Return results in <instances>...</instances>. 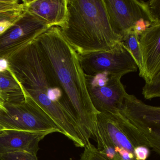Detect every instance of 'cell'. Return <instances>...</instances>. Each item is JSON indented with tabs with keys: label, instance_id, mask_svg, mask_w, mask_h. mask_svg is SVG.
<instances>
[{
	"label": "cell",
	"instance_id": "1",
	"mask_svg": "<svg viewBox=\"0 0 160 160\" xmlns=\"http://www.w3.org/2000/svg\"><path fill=\"white\" fill-rule=\"evenodd\" d=\"M46 69L63 92L88 140L97 142V116L87 89L78 54L53 26L35 40Z\"/></svg>",
	"mask_w": 160,
	"mask_h": 160
},
{
	"label": "cell",
	"instance_id": "2",
	"mask_svg": "<svg viewBox=\"0 0 160 160\" xmlns=\"http://www.w3.org/2000/svg\"><path fill=\"white\" fill-rule=\"evenodd\" d=\"M62 34L78 54L104 51L121 41L113 32L103 0H68Z\"/></svg>",
	"mask_w": 160,
	"mask_h": 160
},
{
	"label": "cell",
	"instance_id": "3",
	"mask_svg": "<svg viewBox=\"0 0 160 160\" xmlns=\"http://www.w3.org/2000/svg\"><path fill=\"white\" fill-rule=\"evenodd\" d=\"M8 60L9 70L25 95L41 108L50 102L69 105L63 92L43 64L35 40L15 53Z\"/></svg>",
	"mask_w": 160,
	"mask_h": 160
},
{
	"label": "cell",
	"instance_id": "4",
	"mask_svg": "<svg viewBox=\"0 0 160 160\" xmlns=\"http://www.w3.org/2000/svg\"><path fill=\"white\" fill-rule=\"evenodd\" d=\"M0 126L5 129L62 133L52 118L26 95L22 102L5 104V109L0 111Z\"/></svg>",
	"mask_w": 160,
	"mask_h": 160
},
{
	"label": "cell",
	"instance_id": "5",
	"mask_svg": "<svg viewBox=\"0 0 160 160\" xmlns=\"http://www.w3.org/2000/svg\"><path fill=\"white\" fill-rule=\"evenodd\" d=\"M98 148L111 145L134 155V148L150 146L138 130L120 112L99 113L97 116Z\"/></svg>",
	"mask_w": 160,
	"mask_h": 160
},
{
	"label": "cell",
	"instance_id": "6",
	"mask_svg": "<svg viewBox=\"0 0 160 160\" xmlns=\"http://www.w3.org/2000/svg\"><path fill=\"white\" fill-rule=\"evenodd\" d=\"M78 55L81 67L86 76L106 72L122 78L138 69L134 58L122 41L109 50L78 54Z\"/></svg>",
	"mask_w": 160,
	"mask_h": 160
},
{
	"label": "cell",
	"instance_id": "7",
	"mask_svg": "<svg viewBox=\"0 0 160 160\" xmlns=\"http://www.w3.org/2000/svg\"><path fill=\"white\" fill-rule=\"evenodd\" d=\"M119 112L144 137L150 148L160 156V107L146 104L128 94Z\"/></svg>",
	"mask_w": 160,
	"mask_h": 160
},
{
	"label": "cell",
	"instance_id": "8",
	"mask_svg": "<svg viewBox=\"0 0 160 160\" xmlns=\"http://www.w3.org/2000/svg\"><path fill=\"white\" fill-rule=\"evenodd\" d=\"M121 79L106 72L85 75L88 95L99 113L119 112L128 94Z\"/></svg>",
	"mask_w": 160,
	"mask_h": 160
},
{
	"label": "cell",
	"instance_id": "9",
	"mask_svg": "<svg viewBox=\"0 0 160 160\" xmlns=\"http://www.w3.org/2000/svg\"><path fill=\"white\" fill-rule=\"evenodd\" d=\"M49 28L42 21L24 10L18 19L0 35V58L8 60Z\"/></svg>",
	"mask_w": 160,
	"mask_h": 160
},
{
	"label": "cell",
	"instance_id": "10",
	"mask_svg": "<svg viewBox=\"0 0 160 160\" xmlns=\"http://www.w3.org/2000/svg\"><path fill=\"white\" fill-rule=\"evenodd\" d=\"M103 1L111 28L121 41L124 35L132 30L137 22L142 19L150 20L146 11L143 1Z\"/></svg>",
	"mask_w": 160,
	"mask_h": 160
},
{
	"label": "cell",
	"instance_id": "11",
	"mask_svg": "<svg viewBox=\"0 0 160 160\" xmlns=\"http://www.w3.org/2000/svg\"><path fill=\"white\" fill-rule=\"evenodd\" d=\"M51 131L30 132L18 130H0V155L25 152L37 155L39 143Z\"/></svg>",
	"mask_w": 160,
	"mask_h": 160
},
{
	"label": "cell",
	"instance_id": "12",
	"mask_svg": "<svg viewBox=\"0 0 160 160\" xmlns=\"http://www.w3.org/2000/svg\"><path fill=\"white\" fill-rule=\"evenodd\" d=\"M145 83L160 73V23H152L139 36Z\"/></svg>",
	"mask_w": 160,
	"mask_h": 160
},
{
	"label": "cell",
	"instance_id": "13",
	"mask_svg": "<svg viewBox=\"0 0 160 160\" xmlns=\"http://www.w3.org/2000/svg\"><path fill=\"white\" fill-rule=\"evenodd\" d=\"M25 10L44 23L49 28L62 27L67 18L68 0L22 1Z\"/></svg>",
	"mask_w": 160,
	"mask_h": 160
},
{
	"label": "cell",
	"instance_id": "14",
	"mask_svg": "<svg viewBox=\"0 0 160 160\" xmlns=\"http://www.w3.org/2000/svg\"><path fill=\"white\" fill-rule=\"evenodd\" d=\"M0 97L5 104H15L24 101L25 94L9 70L0 72Z\"/></svg>",
	"mask_w": 160,
	"mask_h": 160
},
{
	"label": "cell",
	"instance_id": "15",
	"mask_svg": "<svg viewBox=\"0 0 160 160\" xmlns=\"http://www.w3.org/2000/svg\"><path fill=\"white\" fill-rule=\"evenodd\" d=\"M121 41L134 58L139 70V75L140 77L143 78L144 72L143 62L139 35L133 30H131L124 35Z\"/></svg>",
	"mask_w": 160,
	"mask_h": 160
},
{
	"label": "cell",
	"instance_id": "16",
	"mask_svg": "<svg viewBox=\"0 0 160 160\" xmlns=\"http://www.w3.org/2000/svg\"><path fill=\"white\" fill-rule=\"evenodd\" d=\"M142 95L147 100L160 98V73L145 83L142 88Z\"/></svg>",
	"mask_w": 160,
	"mask_h": 160
},
{
	"label": "cell",
	"instance_id": "17",
	"mask_svg": "<svg viewBox=\"0 0 160 160\" xmlns=\"http://www.w3.org/2000/svg\"><path fill=\"white\" fill-rule=\"evenodd\" d=\"M143 3L152 23H160V0L143 1Z\"/></svg>",
	"mask_w": 160,
	"mask_h": 160
},
{
	"label": "cell",
	"instance_id": "18",
	"mask_svg": "<svg viewBox=\"0 0 160 160\" xmlns=\"http://www.w3.org/2000/svg\"><path fill=\"white\" fill-rule=\"evenodd\" d=\"M25 10L22 2L18 0H0V16Z\"/></svg>",
	"mask_w": 160,
	"mask_h": 160
},
{
	"label": "cell",
	"instance_id": "19",
	"mask_svg": "<svg viewBox=\"0 0 160 160\" xmlns=\"http://www.w3.org/2000/svg\"><path fill=\"white\" fill-rule=\"evenodd\" d=\"M80 160H111L102 154L91 143L87 145Z\"/></svg>",
	"mask_w": 160,
	"mask_h": 160
},
{
	"label": "cell",
	"instance_id": "20",
	"mask_svg": "<svg viewBox=\"0 0 160 160\" xmlns=\"http://www.w3.org/2000/svg\"><path fill=\"white\" fill-rule=\"evenodd\" d=\"M23 11L8 13L0 16V35L11 27L18 19Z\"/></svg>",
	"mask_w": 160,
	"mask_h": 160
},
{
	"label": "cell",
	"instance_id": "21",
	"mask_svg": "<svg viewBox=\"0 0 160 160\" xmlns=\"http://www.w3.org/2000/svg\"><path fill=\"white\" fill-rule=\"evenodd\" d=\"M1 160H38L37 155L25 152H14L0 155Z\"/></svg>",
	"mask_w": 160,
	"mask_h": 160
},
{
	"label": "cell",
	"instance_id": "22",
	"mask_svg": "<svg viewBox=\"0 0 160 160\" xmlns=\"http://www.w3.org/2000/svg\"><path fill=\"white\" fill-rule=\"evenodd\" d=\"M134 152V156L137 160H146L150 154L149 148L144 146L135 147Z\"/></svg>",
	"mask_w": 160,
	"mask_h": 160
},
{
	"label": "cell",
	"instance_id": "23",
	"mask_svg": "<svg viewBox=\"0 0 160 160\" xmlns=\"http://www.w3.org/2000/svg\"><path fill=\"white\" fill-rule=\"evenodd\" d=\"M9 69L8 60L4 58H0V72Z\"/></svg>",
	"mask_w": 160,
	"mask_h": 160
},
{
	"label": "cell",
	"instance_id": "24",
	"mask_svg": "<svg viewBox=\"0 0 160 160\" xmlns=\"http://www.w3.org/2000/svg\"><path fill=\"white\" fill-rule=\"evenodd\" d=\"M5 109V103L3 101L0 97V111Z\"/></svg>",
	"mask_w": 160,
	"mask_h": 160
},
{
	"label": "cell",
	"instance_id": "25",
	"mask_svg": "<svg viewBox=\"0 0 160 160\" xmlns=\"http://www.w3.org/2000/svg\"><path fill=\"white\" fill-rule=\"evenodd\" d=\"M2 129H3V128L1 126H0V130Z\"/></svg>",
	"mask_w": 160,
	"mask_h": 160
}]
</instances>
